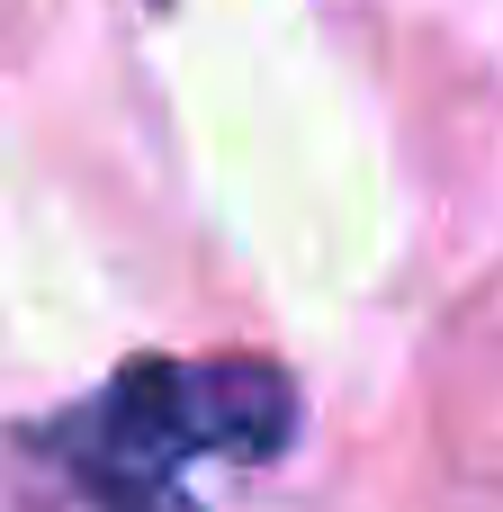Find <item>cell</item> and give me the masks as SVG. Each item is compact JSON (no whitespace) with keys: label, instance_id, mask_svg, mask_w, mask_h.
Returning a JSON list of instances; mask_svg holds the SVG:
<instances>
[{"label":"cell","instance_id":"6da1fadb","mask_svg":"<svg viewBox=\"0 0 503 512\" xmlns=\"http://www.w3.org/2000/svg\"><path fill=\"white\" fill-rule=\"evenodd\" d=\"M288 441L297 387L270 360H135L63 423V468L99 512H198L180 495L198 459L261 468Z\"/></svg>","mask_w":503,"mask_h":512}]
</instances>
